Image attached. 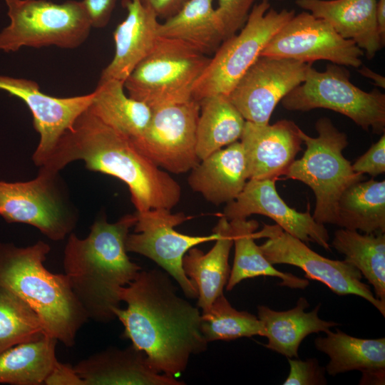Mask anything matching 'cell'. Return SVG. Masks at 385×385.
Returning a JSON list of instances; mask_svg holds the SVG:
<instances>
[{
  "mask_svg": "<svg viewBox=\"0 0 385 385\" xmlns=\"http://www.w3.org/2000/svg\"><path fill=\"white\" fill-rule=\"evenodd\" d=\"M120 298L126 307L113 312L124 327L123 336L145 353L156 371L176 378L192 355L207 349L198 308L178 294L167 272L141 270L120 289Z\"/></svg>",
  "mask_w": 385,
  "mask_h": 385,
  "instance_id": "obj_1",
  "label": "cell"
},
{
  "mask_svg": "<svg viewBox=\"0 0 385 385\" xmlns=\"http://www.w3.org/2000/svg\"><path fill=\"white\" fill-rule=\"evenodd\" d=\"M76 160H83L89 170L125 183L137 212L171 210L180 200V184L143 155L128 137L103 123L88 108L61 136L39 168L59 173Z\"/></svg>",
  "mask_w": 385,
  "mask_h": 385,
  "instance_id": "obj_2",
  "label": "cell"
},
{
  "mask_svg": "<svg viewBox=\"0 0 385 385\" xmlns=\"http://www.w3.org/2000/svg\"><path fill=\"white\" fill-rule=\"evenodd\" d=\"M136 215L109 223L96 220L88 235L71 232L63 251V270L70 286L88 319L106 323L115 319L120 307V291L133 282L142 268L127 255L125 241Z\"/></svg>",
  "mask_w": 385,
  "mask_h": 385,
  "instance_id": "obj_3",
  "label": "cell"
},
{
  "mask_svg": "<svg viewBox=\"0 0 385 385\" xmlns=\"http://www.w3.org/2000/svg\"><path fill=\"white\" fill-rule=\"evenodd\" d=\"M50 250L41 240L27 247L0 243V287L36 312L47 335L72 347L88 319L65 274L51 272L44 266Z\"/></svg>",
  "mask_w": 385,
  "mask_h": 385,
  "instance_id": "obj_4",
  "label": "cell"
},
{
  "mask_svg": "<svg viewBox=\"0 0 385 385\" xmlns=\"http://www.w3.org/2000/svg\"><path fill=\"white\" fill-rule=\"evenodd\" d=\"M315 128L318 135L314 138L300 129L306 150L301 158L294 160L284 176L302 182L312 190L316 197L312 216L317 222L337 225L341 195L351 185L363 180L364 176L355 173L351 162L344 156L347 136L331 119L319 118Z\"/></svg>",
  "mask_w": 385,
  "mask_h": 385,
  "instance_id": "obj_5",
  "label": "cell"
},
{
  "mask_svg": "<svg viewBox=\"0 0 385 385\" xmlns=\"http://www.w3.org/2000/svg\"><path fill=\"white\" fill-rule=\"evenodd\" d=\"M185 43L158 36L154 47L124 82L128 96L151 110L191 100L192 88L210 61Z\"/></svg>",
  "mask_w": 385,
  "mask_h": 385,
  "instance_id": "obj_6",
  "label": "cell"
},
{
  "mask_svg": "<svg viewBox=\"0 0 385 385\" xmlns=\"http://www.w3.org/2000/svg\"><path fill=\"white\" fill-rule=\"evenodd\" d=\"M5 1L11 22L0 33V51H16L24 46L75 48L92 27L83 1Z\"/></svg>",
  "mask_w": 385,
  "mask_h": 385,
  "instance_id": "obj_7",
  "label": "cell"
},
{
  "mask_svg": "<svg viewBox=\"0 0 385 385\" xmlns=\"http://www.w3.org/2000/svg\"><path fill=\"white\" fill-rule=\"evenodd\" d=\"M294 10L271 8L268 0L254 4L238 34L222 41L192 88V99L228 96L260 56L277 32L294 15Z\"/></svg>",
  "mask_w": 385,
  "mask_h": 385,
  "instance_id": "obj_8",
  "label": "cell"
},
{
  "mask_svg": "<svg viewBox=\"0 0 385 385\" xmlns=\"http://www.w3.org/2000/svg\"><path fill=\"white\" fill-rule=\"evenodd\" d=\"M281 102L288 111L327 108L346 115L366 131H385V95L377 88L366 92L356 86L344 66L328 64L324 71L311 66L304 81Z\"/></svg>",
  "mask_w": 385,
  "mask_h": 385,
  "instance_id": "obj_9",
  "label": "cell"
},
{
  "mask_svg": "<svg viewBox=\"0 0 385 385\" xmlns=\"http://www.w3.org/2000/svg\"><path fill=\"white\" fill-rule=\"evenodd\" d=\"M0 215L9 223L30 225L53 241L63 240L78 220L59 173L41 168L29 181L0 180Z\"/></svg>",
  "mask_w": 385,
  "mask_h": 385,
  "instance_id": "obj_10",
  "label": "cell"
},
{
  "mask_svg": "<svg viewBox=\"0 0 385 385\" xmlns=\"http://www.w3.org/2000/svg\"><path fill=\"white\" fill-rule=\"evenodd\" d=\"M253 237L255 240L267 238L259 247L272 265L287 264L298 267L305 272L307 279L323 283L339 296L361 297L385 316V304L375 297L370 287L361 281V272L349 262L320 255L277 224L264 225L261 230L253 233Z\"/></svg>",
  "mask_w": 385,
  "mask_h": 385,
  "instance_id": "obj_11",
  "label": "cell"
},
{
  "mask_svg": "<svg viewBox=\"0 0 385 385\" xmlns=\"http://www.w3.org/2000/svg\"><path fill=\"white\" fill-rule=\"evenodd\" d=\"M134 233L125 241L128 252L143 255L158 264L180 285L188 298H197L195 284L185 275L183 258L192 247L203 242L215 241L218 233L191 236L178 232L175 227L192 218L183 212L172 213L171 210L155 208L137 212Z\"/></svg>",
  "mask_w": 385,
  "mask_h": 385,
  "instance_id": "obj_12",
  "label": "cell"
},
{
  "mask_svg": "<svg viewBox=\"0 0 385 385\" xmlns=\"http://www.w3.org/2000/svg\"><path fill=\"white\" fill-rule=\"evenodd\" d=\"M200 110V103L192 98L153 109L144 133L130 140L143 155L165 171L187 173L200 161L196 150Z\"/></svg>",
  "mask_w": 385,
  "mask_h": 385,
  "instance_id": "obj_13",
  "label": "cell"
},
{
  "mask_svg": "<svg viewBox=\"0 0 385 385\" xmlns=\"http://www.w3.org/2000/svg\"><path fill=\"white\" fill-rule=\"evenodd\" d=\"M364 54L354 41L341 37L328 22L303 11L294 14L277 32L260 56L310 63L326 60L359 68Z\"/></svg>",
  "mask_w": 385,
  "mask_h": 385,
  "instance_id": "obj_14",
  "label": "cell"
},
{
  "mask_svg": "<svg viewBox=\"0 0 385 385\" xmlns=\"http://www.w3.org/2000/svg\"><path fill=\"white\" fill-rule=\"evenodd\" d=\"M312 65L260 56L227 96L245 121L267 124L278 103L304 81Z\"/></svg>",
  "mask_w": 385,
  "mask_h": 385,
  "instance_id": "obj_15",
  "label": "cell"
},
{
  "mask_svg": "<svg viewBox=\"0 0 385 385\" xmlns=\"http://www.w3.org/2000/svg\"><path fill=\"white\" fill-rule=\"evenodd\" d=\"M0 89L21 99L29 108L38 144L32 155L34 163L42 166L61 136L91 105L93 92L81 96L57 98L41 91L37 83L28 79L0 76Z\"/></svg>",
  "mask_w": 385,
  "mask_h": 385,
  "instance_id": "obj_16",
  "label": "cell"
},
{
  "mask_svg": "<svg viewBox=\"0 0 385 385\" xmlns=\"http://www.w3.org/2000/svg\"><path fill=\"white\" fill-rule=\"evenodd\" d=\"M276 179L248 180L241 193L226 204L223 216L228 220L247 219L257 214L273 220L284 231L304 242H314L330 250L329 236L324 225L317 222L310 214L290 207L279 195Z\"/></svg>",
  "mask_w": 385,
  "mask_h": 385,
  "instance_id": "obj_17",
  "label": "cell"
},
{
  "mask_svg": "<svg viewBox=\"0 0 385 385\" xmlns=\"http://www.w3.org/2000/svg\"><path fill=\"white\" fill-rule=\"evenodd\" d=\"M300 128L292 120L272 125L245 121L240 141L244 149L248 180L284 175L302 150Z\"/></svg>",
  "mask_w": 385,
  "mask_h": 385,
  "instance_id": "obj_18",
  "label": "cell"
},
{
  "mask_svg": "<svg viewBox=\"0 0 385 385\" xmlns=\"http://www.w3.org/2000/svg\"><path fill=\"white\" fill-rule=\"evenodd\" d=\"M84 385H183L176 378L160 374L149 364L145 353L131 344L110 348L73 366Z\"/></svg>",
  "mask_w": 385,
  "mask_h": 385,
  "instance_id": "obj_19",
  "label": "cell"
},
{
  "mask_svg": "<svg viewBox=\"0 0 385 385\" xmlns=\"http://www.w3.org/2000/svg\"><path fill=\"white\" fill-rule=\"evenodd\" d=\"M123 4L127 16L114 31L115 55L99 81L115 79L124 83L158 38V16L149 5L141 0H124Z\"/></svg>",
  "mask_w": 385,
  "mask_h": 385,
  "instance_id": "obj_20",
  "label": "cell"
},
{
  "mask_svg": "<svg viewBox=\"0 0 385 385\" xmlns=\"http://www.w3.org/2000/svg\"><path fill=\"white\" fill-rule=\"evenodd\" d=\"M296 4L328 22L371 59L382 48L376 20V0H296Z\"/></svg>",
  "mask_w": 385,
  "mask_h": 385,
  "instance_id": "obj_21",
  "label": "cell"
},
{
  "mask_svg": "<svg viewBox=\"0 0 385 385\" xmlns=\"http://www.w3.org/2000/svg\"><path fill=\"white\" fill-rule=\"evenodd\" d=\"M247 180L246 158L240 140L201 160L188 178L190 188L215 205L235 200Z\"/></svg>",
  "mask_w": 385,
  "mask_h": 385,
  "instance_id": "obj_22",
  "label": "cell"
},
{
  "mask_svg": "<svg viewBox=\"0 0 385 385\" xmlns=\"http://www.w3.org/2000/svg\"><path fill=\"white\" fill-rule=\"evenodd\" d=\"M326 337H317L314 345L326 354L329 361L325 367L329 375L350 371L363 374L361 382L384 384L385 338L361 339L350 336L339 329L324 332ZM369 383V384H370Z\"/></svg>",
  "mask_w": 385,
  "mask_h": 385,
  "instance_id": "obj_23",
  "label": "cell"
},
{
  "mask_svg": "<svg viewBox=\"0 0 385 385\" xmlns=\"http://www.w3.org/2000/svg\"><path fill=\"white\" fill-rule=\"evenodd\" d=\"M213 231L218 237L207 252L193 247L183 258L184 272L197 290V307L202 312L223 293L230 273L228 260L233 239L230 221L222 215Z\"/></svg>",
  "mask_w": 385,
  "mask_h": 385,
  "instance_id": "obj_24",
  "label": "cell"
},
{
  "mask_svg": "<svg viewBox=\"0 0 385 385\" xmlns=\"http://www.w3.org/2000/svg\"><path fill=\"white\" fill-rule=\"evenodd\" d=\"M309 306L303 297L297 300L295 307L287 311L277 312L264 305L258 306L257 317L263 327V337L268 340L264 346L287 358H298L299 346L306 337L325 332L338 325L319 317L321 304L306 312Z\"/></svg>",
  "mask_w": 385,
  "mask_h": 385,
  "instance_id": "obj_25",
  "label": "cell"
},
{
  "mask_svg": "<svg viewBox=\"0 0 385 385\" xmlns=\"http://www.w3.org/2000/svg\"><path fill=\"white\" fill-rule=\"evenodd\" d=\"M158 36L181 41L206 56L215 53L225 39L212 0H188L160 23Z\"/></svg>",
  "mask_w": 385,
  "mask_h": 385,
  "instance_id": "obj_26",
  "label": "cell"
},
{
  "mask_svg": "<svg viewBox=\"0 0 385 385\" xmlns=\"http://www.w3.org/2000/svg\"><path fill=\"white\" fill-rule=\"evenodd\" d=\"M229 221L235 246V257L226 284L227 291H231L244 279L258 276L278 277L282 280L279 285L293 289H304L309 285L307 279L279 271L265 258L253 237V233L259 227L257 221L247 219Z\"/></svg>",
  "mask_w": 385,
  "mask_h": 385,
  "instance_id": "obj_27",
  "label": "cell"
},
{
  "mask_svg": "<svg viewBox=\"0 0 385 385\" xmlns=\"http://www.w3.org/2000/svg\"><path fill=\"white\" fill-rule=\"evenodd\" d=\"M89 111L103 123L133 140L147 128L152 110L124 93V83L99 81Z\"/></svg>",
  "mask_w": 385,
  "mask_h": 385,
  "instance_id": "obj_28",
  "label": "cell"
},
{
  "mask_svg": "<svg viewBox=\"0 0 385 385\" xmlns=\"http://www.w3.org/2000/svg\"><path fill=\"white\" fill-rule=\"evenodd\" d=\"M196 129L200 160L240 139L245 120L226 95L202 99Z\"/></svg>",
  "mask_w": 385,
  "mask_h": 385,
  "instance_id": "obj_29",
  "label": "cell"
},
{
  "mask_svg": "<svg viewBox=\"0 0 385 385\" xmlns=\"http://www.w3.org/2000/svg\"><path fill=\"white\" fill-rule=\"evenodd\" d=\"M58 341L49 335L21 343L0 353V384L40 385L58 361Z\"/></svg>",
  "mask_w": 385,
  "mask_h": 385,
  "instance_id": "obj_30",
  "label": "cell"
},
{
  "mask_svg": "<svg viewBox=\"0 0 385 385\" xmlns=\"http://www.w3.org/2000/svg\"><path fill=\"white\" fill-rule=\"evenodd\" d=\"M337 225L364 233L385 232V181H359L346 189L337 205Z\"/></svg>",
  "mask_w": 385,
  "mask_h": 385,
  "instance_id": "obj_31",
  "label": "cell"
},
{
  "mask_svg": "<svg viewBox=\"0 0 385 385\" xmlns=\"http://www.w3.org/2000/svg\"><path fill=\"white\" fill-rule=\"evenodd\" d=\"M332 246L365 277L375 297L385 304V234L342 228L335 231Z\"/></svg>",
  "mask_w": 385,
  "mask_h": 385,
  "instance_id": "obj_32",
  "label": "cell"
},
{
  "mask_svg": "<svg viewBox=\"0 0 385 385\" xmlns=\"http://www.w3.org/2000/svg\"><path fill=\"white\" fill-rule=\"evenodd\" d=\"M200 331L207 342L241 337H263L260 320L245 311L232 307L224 294L219 295L200 317Z\"/></svg>",
  "mask_w": 385,
  "mask_h": 385,
  "instance_id": "obj_33",
  "label": "cell"
},
{
  "mask_svg": "<svg viewBox=\"0 0 385 385\" xmlns=\"http://www.w3.org/2000/svg\"><path fill=\"white\" fill-rule=\"evenodd\" d=\"M47 335L36 312L11 291L0 287V353Z\"/></svg>",
  "mask_w": 385,
  "mask_h": 385,
  "instance_id": "obj_34",
  "label": "cell"
},
{
  "mask_svg": "<svg viewBox=\"0 0 385 385\" xmlns=\"http://www.w3.org/2000/svg\"><path fill=\"white\" fill-rule=\"evenodd\" d=\"M255 1L218 0V6L215 11L222 26L225 39L242 28Z\"/></svg>",
  "mask_w": 385,
  "mask_h": 385,
  "instance_id": "obj_35",
  "label": "cell"
},
{
  "mask_svg": "<svg viewBox=\"0 0 385 385\" xmlns=\"http://www.w3.org/2000/svg\"><path fill=\"white\" fill-rule=\"evenodd\" d=\"M289 373L283 385H324L327 380L325 367L316 358L304 361L288 358Z\"/></svg>",
  "mask_w": 385,
  "mask_h": 385,
  "instance_id": "obj_36",
  "label": "cell"
},
{
  "mask_svg": "<svg viewBox=\"0 0 385 385\" xmlns=\"http://www.w3.org/2000/svg\"><path fill=\"white\" fill-rule=\"evenodd\" d=\"M355 173H367L372 177L385 172V135L374 143L369 149L351 164Z\"/></svg>",
  "mask_w": 385,
  "mask_h": 385,
  "instance_id": "obj_37",
  "label": "cell"
},
{
  "mask_svg": "<svg viewBox=\"0 0 385 385\" xmlns=\"http://www.w3.org/2000/svg\"><path fill=\"white\" fill-rule=\"evenodd\" d=\"M92 27L106 26L111 16L116 0H83Z\"/></svg>",
  "mask_w": 385,
  "mask_h": 385,
  "instance_id": "obj_38",
  "label": "cell"
},
{
  "mask_svg": "<svg viewBox=\"0 0 385 385\" xmlns=\"http://www.w3.org/2000/svg\"><path fill=\"white\" fill-rule=\"evenodd\" d=\"M43 384L84 385V383L73 367L57 361Z\"/></svg>",
  "mask_w": 385,
  "mask_h": 385,
  "instance_id": "obj_39",
  "label": "cell"
},
{
  "mask_svg": "<svg viewBox=\"0 0 385 385\" xmlns=\"http://www.w3.org/2000/svg\"><path fill=\"white\" fill-rule=\"evenodd\" d=\"M188 0H141L149 5L158 17L168 19L175 14Z\"/></svg>",
  "mask_w": 385,
  "mask_h": 385,
  "instance_id": "obj_40",
  "label": "cell"
},
{
  "mask_svg": "<svg viewBox=\"0 0 385 385\" xmlns=\"http://www.w3.org/2000/svg\"><path fill=\"white\" fill-rule=\"evenodd\" d=\"M376 20L382 41L385 42V0H376Z\"/></svg>",
  "mask_w": 385,
  "mask_h": 385,
  "instance_id": "obj_41",
  "label": "cell"
},
{
  "mask_svg": "<svg viewBox=\"0 0 385 385\" xmlns=\"http://www.w3.org/2000/svg\"><path fill=\"white\" fill-rule=\"evenodd\" d=\"M359 73L365 78L372 80L374 83L380 88H385V78L381 75L374 72L365 66H361Z\"/></svg>",
  "mask_w": 385,
  "mask_h": 385,
  "instance_id": "obj_42",
  "label": "cell"
}]
</instances>
